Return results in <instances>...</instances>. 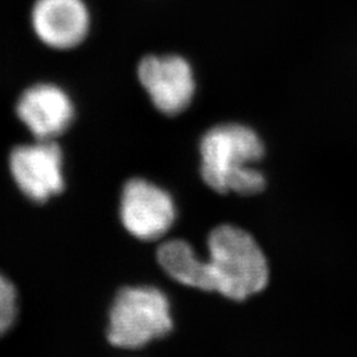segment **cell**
Listing matches in <instances>:
<instances>
[{
	"label": "cell",
	"instance_id": "obj_6",
	"mask_svg": "<svg viewBox=\"0 0 357 357\" xmlns=\"http://www.w3.org/2000/svg\"><path fill=\"white\" fill-rule=\"evenodd\" d=\"M176 217L168 192L146 178H130L121 196V220L130 234L155 241L171 229Z\"/></svg>",
	"mask_w": 357,
	"mask_h": 357
},
{
	"label": "cell",
	"instance_id": "obj_8",
	"mask_svg": "<svg viewBox=\"0 0 357 357\" xmlns=\"http://www.w3.org/2000/svg\"><path fill=\"white\" fill-rule=\"evenodd\" d=\"M90 11L84 0H36L31 26L38 40L53 50L68 51L88 38Z\"/></svg>",
	"mask_w": 357,
	"mask_h": 357
},
{
	"label": "cell",
	"instance_id": "obj_4",
	"mask_svg": "<svg viewBox=\"0 0 357 357\" xmlns=\"http://www.w3.org/2000/svg\"><path fill=\"white\" fill-rule=\"evenodd\" d=\"M137 75L142 88L162 114H181L193 101L196 93L193 68L178 54L144 56L138 64Z\"/></svg>",
	"mask_w": 357,
	"mask_h": 357
},
{
	"label": "cell",
	"instance_id": "obj_1",
	"mask_svg": "<svg viewBox=\"0 0 357 357\" xmlns=\"http://www.w3.org/2000/svg\"><path fill=\"white\" fill-rule=\"evenodd\" d=\"M199 149L202 178L213 191L253 196L265 190V175L255 167L265 155V144L253 128L220 123L205 131Z\"/></svg>",
	"mask_w": 357,
	"mask_h": 357
},
{
	"label": "cell",
	"instance_id": "obj_5",
	"mask_svg": "<svg viewBox=\"0 0 357 357\" xmlns=\"http://www.w3.org/2000/svg\"><path fill=\"white\" fill-rule=\"evenodd\" d=\"M8 163L16 185L36 203H45L64 190V156L54 141L16 146Z\"/></svg>",
	"mask_w": 357,
	"mask_h": 357
},
{
	"label": "cell",
	"instance_id": "obj_9",
	"mask_svg": "<svg viewBox=\"0 0 357 357\" xmlns=\"http://www.w3.org/2000/svg\"><path fill=\"white\" fill-rule=\"evenodd\" d=\"M156 257L172 280L203 291H212L206 262L195 253L190 243L183 240L167 241L159 246Z\"/></svg>",
	"mask_w": 357,
	"mask_h": 357
},
{
	"label": "cell",
	"instance_id": "obj_2",
	"mask_svg": "<svg viewBox=\"0 0 357 357\" xmlns=\"http://www.w3.org/2000/svg\"><path fill=\"white\" fill-rule=\"evenodd\" d=\"M205 259L212 291L243 301L262 291L268 282L266 257L255 238L238 227L220 225L208 237Z\"/></svg>",
	"mask_w": 357,
	"mask_h": 357
},
{
	"label": "cell",
	"instance_id": "obj_7",
	"mask_svg": "<svg viewBox=\"0 0 357 357\" xmlns=\"http://www.w3.org/2000/svg\"><path fill=\"white\" fill-rule=\"evenodd\" d=\"M75 105L59 85L41 82L23 91L16 103L20 122L38 141H54L70 128Z\"/></svg>",
	"mask_w": 357,
	"mask_h": 357
},
{
	"label": "cell",
	"instance_id": "obj_10",
	"mask_svg": "<svg viewBox=\"0 0 357 357\" xmlns=\"http://www.w3.org/2000/svg\"><path fill=\"white\" fill-rule=\"evenodd\" d=\"M17 295L13 283L0 274V336L8 331L16 319Z\"/></svg>",
	"mask_w": 357,
	"mask_h": 357
},
{
	"label": "cell",
	"instance_id": "obj_3",
	"mask_svg": "<svg viewBox=\"0 0 357 357\" xmlns=\"http://www.w3.org/2000/svg\"><path fill=\"white\" fill-rule=\"evenodd\" d=\"M172 330L169 302L153 286L119 290L109 315L107 339L119 348L135 349L165 337Z\"/></svg>",
	"mask_w": 357,
	"mask_h": 357
}]
</instances>
